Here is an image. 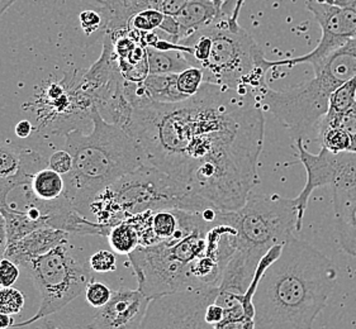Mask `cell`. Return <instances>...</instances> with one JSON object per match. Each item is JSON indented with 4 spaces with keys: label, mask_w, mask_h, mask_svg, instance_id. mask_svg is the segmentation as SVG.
I'll return each instance as SVG.
<instances>
[{
    "label": "cell",
    "mask_w": 356,
    "mask_h": 329,
    "mask_svg": "<svg viewBox=\"0 0 356 329\" xmlns=\"http://www.w3.org/2000/svg\"><path fill=\"white\" fill-rule=\"evenodd\" d=\"M264 129L255 94L203 83L186 101L132 108L124 130L146 164L177 180L198 212H232L259 184Z\"/></svg>",
    "instance_id": "cell-1"
},
{
    "label": "cell",
    "mask_w": 356,
    "mask_h": 329,
    "mask_svg": "<svg viewBox=\"0 0 356 329\" xmlns=\"http://www.w3.org/2000/svg\"><path fill=\"white\" fill-rule=\"evenodd\" d=\"M337 276L330 258L292 237L264 273L252 298L257 329H312Z\"/></svg>",
    "instance_id": "cell-2"
},
{
    "label": "cell",
    "mask_w": 356,
    "mask_h": 329,
    "mask_svg": "<svg viewBox=\"0 0 356 329\" xmlns=\"http://www.w3.org/2000/svg\"><path fill=\"white\" fill-rule=\"evenodd\" d=\"M90 133L65 135L72 169L64 175L65 195L80 214L90 215L95 196L122 176L146 164L143 151L124 129L108 123L94 107Z\"/></svg>",
    "instance_id": "cell-3"
},
{
    "label": "cell",
    "mask_w": 356,
    "mask_h": 329,
    "mask_svg": "<svg viewBox=\"0 0 356 329\" xmlns=\"http://www.w3.org/2000/svg\"><path fill=\"white\" fill-rule=\"evenodd\" d=\"M180 227L160 244L138 246L129 255L138 289L149 299L198 289L192 276L194 262L206 253L207 233L216 222L202 212L179 209Z\"/></svg>",
    "instance_id": "cell-4"
},
{
    "label": "cell",
    "mask_w": 356,
    "mask_h": 329,
    "mask_svg": "<svg viewBox=\"0 0 356 329\" xmlns=\"http://www.w3.org/2000/svg\"><path fill=\"white\" fill-rule=\"evenodd\" d=\"M314 70V78L300 85L283 92L268 85L259 94L263 107L297 138L318 128L332 93L356 76V38L331 52Z\"/></svg>",
    "instance_id": "cell-5"
},
{
    "label": "cell",
    "mask_w": 356,
    "mask_h": 329,
    "mask_svg": "<svg viewBox=\"0 0 356 329\" xmlns=\"http://www.w3.org/2000/svg\"><path fill=\"white\" fill-rule=\"evenodd\" d=\"M231 12L204 26L211 37L209 56L200 69L204 83L259 95L266 84L270 61L249 32L231 18ZM259 99V98H257Z\"/></svg>",
    "instance_id": "cell-6"
},
{
    "label": "cell",
    "mask_w": 356,
    "mask_h": 329,
    "mask_svg": "<svg viewBox=\"0 0 356 329\" xmlns=\"http://www.w3.org/2000/svg\"><path fill=\"white\" fill-rule=\"evenodd\" d=\"M177 208L198 212L186 189L170 175L151 164H143L100 192L90 207V215L108 227L147 210Z\"/></svg>",
    "instance_id": "cell-7"
},
{
    "label": "cell",
    "mask_w": 356,
    "mask_h": 329,
    "mask_svg": "<svg viewBox=\"0 0 356 329\" xmlns=\"http://www.w3.org/2000/svg\"><path fill=\"white\" fill-rule=\"evenodd\" d=\"M218 219L236 229L237 250L260 261L277 244H284L297 230L294 199L278 194H250L243 207L232 212H220Z\"/></svg>",
    "instance_id": "cell-8"
},
{
    "label": "cell",
    "mask_w": 356,
    "mask_h": 329,
    "mask_svg": "<svg viewBox=\"0 0 356 329\" xmlns=\"http://www.w3.org/2000/svg\"><path fill=\"white\" fill-rule=\"evenodd\" d=\"M18 266L29 271L41 303L36 314L24 322L13 324L12 328L27 327L65 308L86 292L88 284L93 280L89 261L70 242L57 246L41 256L27 258Z\"/></svg>",
    "instance_id": "cell-9"
},
{
    "label": "cell",
    "mask_w": 356,
    "mask_h": 329,
    "mask_svg": "<svg viewBox=\"0 0 356 329\" xmlns=\"http://www.w3.org/2000/svg\"><path fill=\"white\" fill-rule=\"evenodd\" d=\"M94 107L93 98L81 84L78 72L66 74L60 83H51L29 103L36 118V132L47 135L83 130L81 127L93 122Z\"/></svg>",
    "instance_id": "cell-10"
},
{
    "label": "cell",
    "mask_w": 356,
    "mask_h": 329,
    "mask_svg": "<svg viewBox=\"0 0 356 329\" xmlns=\"http://www.w3.org/2000/svg\"><path fill=\"white\" fill-rule=\"evenodd\" d=\"M218 287L194 289L159 296L150 301L140 329H214L206 310Z\"/></svg>",
    "instance_id": "cell-11"
},
{
    "label": "cell",
    "mask_w": 356,
    "mask_h": 329,
    "mask_svg": "<svg viewBox=\"0 0 356 329\" xmlns=\"http://www.w3.org/2000/svg\"><path fill=\"white\" fill-rule=\"evenodd\" d=\"M306 6L320 24L322 31L320 42L314 51L300 58L270 61L271 69L280 66L293 67L300 64L316 67L331 52L349 42L351 38H356V8L339 7L327 3H318L316 0H307Z\"/></svg>",
    "instance_id": "cell-12"
},
{
    "label": "cell",
    "mask_w": 356,
    "mask_h": 329,
    "mask_svg": "<svg viewBox=\"0 0 356 329\" xmlns=\"http://www.w3.org/2000/svg\"><path fill=\"white\" fill-rule=\"evenodd\" d=\"M331 187L339 242L342 250L356 258V153H340Z\"/></svg>",
    "instance_id": "cell-13"
},
{
    "label": "cell",
    "mask_w": 356,
    "mask_h": 329,
    "mask_svg": "<svg viewBox=\"0 0 356 329\" xmlns=\"http://www.w3.org/2000/svg\"><path fill=\"white\" fill-rule=\"evenodd\" d=\"M151 299L140 289L121 287L113 290L111 301L99 309L89 329H140Z\"/></svg>",
    "instance_id": "cell-14"
},
{
    "label": "cell",
    "mask_w": 356,
    "mask_h": 329,
    "mask_svg": "<svg viewBox=\"0 0 356 329\" xmlns=\"http://www.w3.org/2000/svg\"><path fill=\"white\" fill-rule=\"evenodd\" d=\"M296 142L300 162L305 166L307 172L306 185L300 195L294 199L297 209V232H300L303 227V219L311 194L317 187L331 186L334 183L340 164V153H332L322 147L318 155H314L307 150L303 137H298Z\"/></svg>",
    "instance_id": "cell-15"
},
{
    "label": "cell",
    "mask_w": 356,
    "mask_h": 329,
    "mask_svg": "<svg viewBox=\"0 0 356 329\" xmlns=\"http://www.w3.org/2000/svg\"><path fill=\"white\" fill-rule=\"evenodd\" d=\"M69 236L70 235L63 229L52 227L36 229L15 244H9L6 258H10L17 265H19L22 261L27 258L41 256L54 250L57 246L70 242Z\"/></svg>",
    "instance_id": "cell-16"
},
{
    "label": "cell",
    "mask_w": 356,
    "mask_h": 329,
    "mask_svg": "<svg viewBox=\"0 0 356 329\" xmlns=\"http://www.w3.org/2000/svg\"><path fill=\"white\" fill-rule=\"evenodd\" d=\"M42 156L29 147L0 141V179L35 175L43 169Z\"/></svg>",
    "instance_id": "cell-17"
},
{
    "label": "cell",
    "mask_w": 356,
    "mask_h": 329,
    "mask_svg": "<svg viewBox=\"0 0 356 329\" xmlns=\"http://www.w3.org/2000/svg\"><path fill=\"white\" fill-rule=\"evenodd\" d=\"M220 15L221 13L216 7L214 0H191L175 15V19L180 26L179 41L191 36L195 31L209 24Z\"/></svg>",
    "instance_id": "cell-18"
},
{
    "label": "cell",
    "mask_w": 356,
    "mask_h": 329,
    "mask_svg": "<svg viewBox=\"0 0 356 329\" xmlns=\"http://www.w3.org/2000/svg\"><path fill=\"white\" fill-rule=\"evenodd\" d=\"M178 74H149L146 79L141 81L147 99L156 103H179L188 99L178 89Z\"/></svg>",
    "instance_id": "cell-19"
},
{
    "label": "cell",
    "mask_w": 356,
    "mask_h": 329,
    "mask_svg": "<svg viewBox=\"0 0 356 329\" xmlns=\"http://www.w3.org/2000/svg\"><path fill=\"white\" fill-rule=\"evenodd\" d=\"M146 50L150 74H179L192 66L181 51H161L154 47H146Z\"/></svg>",
    "instance_id": "cell-20"
},
{
    "label": "cell",
    "mask_w": 356,
    "mask_h": 329,
    "mask_svg": "<svg viewBox=\"0 0 356 329\" xmlns=\"http://www.w3.org/2000/svg\"><path fill=\"white\" fill-rule=\"evenodd\" d=\"M32 190L41 201H56L65 195L64 176L50 167H43L31 180Z\"/></svg>",
    "instance_id": "cell-21"
},
{
    "label": "cell",
    "mask_w": 356,
    "mask_h": 329,
    "mask_svg": "<svg viewBox=\"0 0 356 329\" xmlns=\"http://www.w3.org/2000/svg\"><path fill=\"white\" fill-rule=\"evenodd\" d=\"M108 241L115 253L127 255L140 246V235L135 224L129 219L113 226L108 233Z\"/></svg>",
    "instance_id": "cell-22"
},
{
    "label": "cell",
    "mask_w": 356,
    "mask_h": 329,
    "mask_svg": "<svg viewBox=\"0 0 356 329\" xmlns=\"http://www.w3.org/2000/svg\"><path fill=\"white\" fill-rule=\"evenodd\" d=\"M0 213L6 219L7 224L8 246L19 241L23 237L27 236L31 232L42 228L40 223L32 221L27 215L17 212H10L7 209H1Z\"/></svg>",
    "instance_id": "cell-23"
},
{
    "label": "cell",
    "mask_w": 356,
    "mask_h": 329,
    "mask_svg": "<svg viewBox=\"0 0 356 329\" xmlns=\"http://www.w3.org/2000/svg\"><path fill=\"white\" fill-rule=\"evenodd\" d=\"M318 126H332L343 129L351 138V150L356 153V106L342 113L327 112Z\"/></svg>",
    "instance_id": "cell-24"
},
{
    "label": "cell",
    "mask_w": 356,
    "mask_h": 329,
    "mask_svg": "<svg viewBox=\"0 0 356 329\" xmlns=\"http://www.w3.org/2000/svg\"><path fill=\"white\" fill-rule=\"evenodd\" d=\"M318 129L322 147H325L332 153L350 152L351 138L343 129L332 126H318Z\"/></svg>",
    "instance_id": "cell-25"
},
{
    "label": "cell",
    "mask_w": 356,
    "mask_h": 329,
    "mask_svg": "<svg viewBox=\"0 0 356 329\" xmlns=\"http://www.w3.org/2000/svg\"><path fill=\"white\" fill-rule=\"evenodd\" d=\"M356 106V76L342 84L330 98L327 112L342 113Z\"/></svg>",
    "instance_id": "cell-26"
},
{
    "label": "cell",
    "mask_w": 356,
    "mask_h": 329,
    "mask_svg": "<svg viewBox=\"0 0 356 329\" xmlns=\"http://www.w3.org/2000/svg\"><path fill=\"white\" fill-rule=\"evenodd\" d=\"M165 15L159 9H146L132 15L129 21V29H136L143 33L154 32L164 21Z\"/></svg>",
    "instance_id": "cell-27"
},
{
    "label": "cell",
    "mask_w": 356,
    "mask_h": 329,
    "mask_svg": "<svg viewBox=\"0 0 356 329\" xmlns=\"http://www.w3.org/2000/svg\"><path fill=\"white\" fill-rule=\"evenodd\" d=\"M177 83H178L179 92L184 94L186 98H191L198 93L200 86L204 83L203 71L200 67L191 66L184 71L179 72Z\"/></svg>",
    "instance_id": "cell-28"
},
{
    "label": "cell",
    "mask_w": 356,
    "mask_h": 329,
    "mask_svg": "<svg viewBox=\"0 0 356 329\" xmlns=\"http://www.w3.org/2000/svg\"><path fill=\"white\" fill-rule=\"evenodd\" d=\"M24 307V295L13 287H0V313L19 314Z\"/></svg>",
    "instance_id": "cell-29"
},
{
    "label": "cell",
    "mask_w": 356,
    "mask_h": 329,
    "mask_svg": "<svg viewBox=\"0 0 356 329\" xmlns=\"http://www.w3.org/2000/svg\"><path fill=\"white\" fill-rule=\"evenodd\" d=\"M113 290L100 281L92 280L86 289V301L93 308H103L112 298Z\"/></svg>",
    "instance_id": "cell-30"
},
{
    "label": "cell",
    "mask_w": 356,
    "mask_h": 329,
    "mask_svg": "<svg viewBox=\"0 0 356 329\" xmlns=\"http://www.w3.org/2000/svg\"><path fill=\"white\" fill-rule=\"evenodd\" d=\"M89 265L92 271L97 273H109L117 270V261L113 252L100 250L93 253L89 258Z\"/></svg>",
    "instance_id": "cell-31"
},
{
    "label": "cell",
    "mask_w": 356,
    "mask_h": 329,
    "mask_svg": "<svg viewBox=\"0 0 356 329\" xmlns=\"http://www.w3.org/2000/svg\"><path fill=\"white\" fill-rule=\"evenodd\" d=\"M19 266L10 258H0V287H10L19 279Z\"/></svg>",
    "instance_id": "cell-32"
},
{
    "label": "cell",
    "mask_w": 356,
    "mask_h": 329,
    "mask_svg": "<svg viewBox=\"0 0 356 329\" xmlns=\"http://www.w3.org/2000/svg\"><path fill=\"white\" fill-rule=\"evenodd\" d=\"M47 167L52 169L54 171L61 174L63 176L72 171V155L65 150L55 151L47 162Z\"/></svg>",
    "instance_id": "cell-33"
},
{
    "label": "cell",
    "mask_w": 356,
    "mask_h": 329,
    "mask_svg": "<svg viewBox=\"0 0 356 329\" xmlns=\"http://www.w3.org/2000/svg\"><path fill=\"white\" fill-rule=\"evenodd\" d=\"M163 0H126L124 7L129 17L146 9H159Z\"/></svg>",
    "instance_id": "cell-34"
},
{
    "label": "cell",
    "mask_w": 356,
    "mask_h": 329,
    "mask_svg": "<svg viewBox=\"0 0 356 329\" xmlns=\"http://www.w3.org/2000/svg\"><path fill=\"white\" fill-rule=\"evenodd\" d=\"M33 175H24V176H18V178H13V179H0V209L6 208L8 194L10 193V190L23 180L29 179Z\"/></svg>",
    "instance_id": "cell-35"
},
{
    "label": "cell",
    "mask_w": 356,
    "mask_h": 329,
    "mask_svg": "<svg viewBox=\"0 0 356 329\" xmlns=\"http://www.w3.org/2000/svg\"><path fill=\"white\" fill-rule=\"evenodd\" d=\"M189 1L191 0H163L159 7V10L163 12L164 15L175 17Z\"/></svg>",
    "instance_id": "cell-36"
},
{
    "label": "cell",
    "mask_w": 356,
    "mask_h": 329,
    "mask_svg": "<svg viewBox=\"0 0 356 329\" xmlns=\"http://www.w3.org/2000/svg\"><path fill=\"white\" fill-rule=\"evenodd\" d=\"M223 318H225V309L222 308L221 305H218L216 301L211 303L206 310L207 323L212 324L214 327L216 324L222 322Z\"/></svg>",
    "instance_id": "cell-37"
},
{
    "label": "cell",
    "mask_w": 356,
    "mask_h": 329,
    "mask_svg": "<svg viewBox=\"0 0 356 329\" xmlns=\"http://www.w3.org/2000/svg\"><path fill=\"white\" fill-rule=\"evenodd\" d=\"M33 130H36V127L32 124L31 121H27V119L18 122V124L15 126V135L22 140L29 138L33 133Z\"/></svg>",
    "instance_id": "cell-38"
},
{
    "label": "cell",
    "mask_w": 356,
    "mask_h": 329,
    "mask_svg": "<svg viewBox=\"0 0 356 329\" xmlns=\"http://www.w3.org/2000/svg\"><path fill=\"white\" fill-rule=\"evenodd\" d=\"M8 248L7 224L3 214L0 213V258H6Z\"/></svg>",
    "instance_id": "cell-39"
},
{
    "label": "cell",
    "mask_w": 356,
    "mask_h": 329,
    "mask_svg": "<svg viewBox=\"0 0 356 329\" xmlns=\"http://www.w3.org/2000/svg\"><path fill=\"white\" fill-rule=\"evenodd\" d=\"M15 321L12 315L6 314V313H0V329H8L13 327Z\"/></svg>",
    "instance_id": "cell-40"
},
{
    "label": "cell",
    "mask_w": 356,
    "mask_h": 329,
    "mask_svg": "<svg viewBox=\"0 0 356 329\" xmlns=\"http://www.w3.org/2000/svg\"><path fill=\"white\" fill-rule=\"evenodd\" d=\"M17 0H0V15H4Z\"/></svg>",
    "instance_id": "cell-41"
},
{
    "label": "cell",
    "mask_w": 356,
    "mask_h": 329,
    "mask_svg": "<svg viewBox=\"0 0 356 329\" xmlns=\"http://www.w3.org/2000/svg\"><path fill=\"white\" fill-rule=\"evenodd\" d=\"M228 0H214V4H216V7L218 9V12L223 15V7H225V4L227 3Z\"/></svg>",
    "instance_id": "cell-42"
},
{
    "label": "cell",
    "mask_w": 356,
    "mask_h": 329,
    "mask_svg": "<svg viewBox=\"0 0 356 329\" xmlns=\"http://www.w3.org/2000/svg\"><path fill=\"white\" fill-rule=\"evenodd\" d=\"M37 329H60L58 327H57L56 324L55 323L52 322H47L43 327H40V328Z\"/></svg>",
    "instance_id": "cell-43"
},
{
    "label": "cell",
    "mask_w": 356,
    "mask_h": 329,
    "mask_svg": "<svg viewBox=\"0 0 356 329\" xmlns=\"http://www.w3.org/2000/svg\"><path fill=\"white\" fill-rule=\"evenodd\" d=\"M122 1H123V4H124V1H126V0H122Z\"/></svg>",
    "instance_id": "cell-44"
}]
</instances>
